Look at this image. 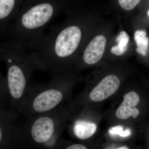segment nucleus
I'll return each instance as SVG.
<instances>
[{
  "instance_id": "obj_1",
  "label": "nucleus",
  "mask_w": 149,
  "mask_h": 149,
  "mask_svg": "<svg viewBox=\"0 0 149 149\" xmlns=\"http://www.w3.org/2000/svg\"><path fill=\"white\" fill-rule=\"evenodd\" d=\"M0 59L6 67L10 109L19 114L32 74L47 69L35 51L27 49L15 40H6L1 43Z\"/></svg>"
},
{
  "instance_id": "obj_2",
  "label": "nucleus",
  "mask_w": 149,
  "mask_h": 149,
  "mask_svg": "<svg viewBox=\"0 0 149 149\" xmlns=\"http://www.w3.org/2000/svg\"><path fill=\"white\" fill-rule=\"evenodd\" d=\"M78 24L68 16L45 34L35 51L52 75L72 69L83 37V29Z\"/></svg>"
},
{
  "instance_id": "obj_3",
  "label": "nucleus",
  "mask_w": 149,
  "mask_h": 149,
  "mask_svg": "<svg viewBox=\"0 0 149 149\" xmlns=\"http://www.w3.org/2000/svg\"><path fill=\"white\" fill-rule=\"evenodd\" d=\"M59 3L44 0L28 3L20 9L3 35L17 41L30 51L36 50L48 24L63 10Z\"/></svg>"
},
{
  "instance_id": "obj_4",
  "label": "nucleus",
  "mask_w": 149,
  "mask_h": 149,
  "mask_svg": "<svg viewBox=\"0 0 149 149\" xmlns=\"http://www.w3.org/2000/svg\"><path fill=\"white\" fill-rule=\"evenodd\" d=\"M75 77L72 69L53 75L45 84L30 83L19 114L26 118L55 109L70 100Z\"/></svg>"
},
{
  "instance_id": "obj_5",
  "label": "nucleus",
  "mask_w": 149,
  "mask_h": 149,
  "mask_svg": "<svg viewBox=\"0 0 149 149\" xmlns=\"http://www.w3.org/2000/svg\"><path fill=\"white\" fill-rule=\"evenodd\" d=\"M72 116L65 103L51 111L26 118L24 124L18 127L25 147L56 148Z\"/></svg>"
},
{
  "instance_id": "obj_6",
  "label": "nucleus",
  "mask_w": 149,
  "mask_h": 149,
  "mask_svg": "<svg viewBox=\"0 0 149 149\" xmlns=\"http://www.w3.org/2000/svg\"><path fill=\"white\" fill-rule=\"evenodd\" d=\"M17 112L6 110L1 105L0 109V149L25 148L18 128L15 124L20 116Z\"/></svg>"
},
{
  "instance_id": "obj_7",
  "label": "nucleus",
  "mask_w": 149,
  "mask_h": 149,
  "mask_svg": "<svg viewBox=\"0 0 149 149\" xmlns=\"http://www.w3.org/2000/svg\"><path fill=\"white\" fill-rule=\"evenodd\" d=\"M120 85V79L117 76L113 74L107 75L88 92L85 102L88 103L103 101L116 93Z\"/></svg>"
},
{
  "instance_id": "obj_8",
  "label": "nucleus",
  "mask_w": 149,
  "mask_h": 149,
  "mask_svg": "<svg viewBox=\"0 0 149 149\" xmlns=\"http://www.w3.org/2000/svg\"><path fill=\"white\" fill-rule=\"evenodd\" d=\"M106 43V38L103 35L93 37L85 47L81 57L84 64L92 65L99 62L104 52Z\"/></svg>"
},
{
  "instance_id": "obj_9",
  "label": "nucleus",
  "mask_w": 149,
  "mask_h": 149,
  "mask_svg": "<svg viewBox=\"0 0 149 149\" xmlns=\"http://www.w3.org/2000/svg\"><path fill=\"white\" fill-rule=\"evenodd\" d=\"M141 102L139 94L134 91H130L125 94L121 104L116 111V117L120 120H126L132 116L136 118L140 114V110L136 107Z\"/></svg>"
},
{
  "instance_id": "obj_10",
  "label": "nucleus",
  "mask_w": 149,
  "mask_h": 149,
  "mask_svg": "<svg viewBox=\"0 0 149 149\" xmlns=\"http://www.w3.org/2000/svg\"><path fill=\"white\" fill-rule=\"evenodd\" d=\"M71 132L77 139L81 140L91 138L95 133L97 125L95 123L83 119L74 120L71 126Z\"/></svg>"
},
{
  "instance_id": "obj_11",
  "label": "nucleus",
  "mask_w": 149,
  "mask_h": 149,
  "mask_svg": "<svg viewBox=\"0 0 149 149\" xmlns=\"http://www.w3.org/2000/svg\"><path fill=\"white\" fill-rule=\"evenodd\" d=\"M134 40L137 45V52L143 56H146L148 51L149 41L146 32L143 30H137L134 34Z\"/></svg>"
},
{
  "instance_id": "obj_12",
  "label": "nucleus",
  "mask_w": 149,
  "mask_h": 149,
  "mask_svg": "<svg viewBox=\"0 0 149 149\" xmlns=\"http://www.w3.org/2000/svg\"><path fill=\"white\" fill-rule=\"evenodd\" d=\"M116 41L117 45L112 47L111 52L115 55H122L128 49L129 36L125 31H121L116 37Z\"/></svg>"
},
{
  "instance_id": "obj_13",
  "label": "nucleus",
  "mask_w": 149,
  "mask_h": 149,
  "mask_svg": "<svg viewBox=\"0 0 149 149\" xmlns=\"http://www.w3.org/2000/svg\"><path fill=\"white\" fill-rule=\"evenodd\" d=\"M109 133L112 136L119 135L123 138H126L130 136L131 134V131L130 129H127L126 130H123V127L122 125H117L110 128Z\"/></svg>"
},
{
  "instance_id": "obj_14",
  "label": "nucleus",
  "mask_w": 149,
  "mask_h": 149,
  "mask_svg": "<svg viewBox=\"0 0 149 149\" xmlns=\"http://www.w3.org/2000/svg\"><path fill=\"white\" fill-rule=\"evenodd\" d=\"M141 0H118L120 6L125 10L133 9L138 5Z\"/></svg>"
},
{
  "instance_id": "obj_15",
  "label": "nucleus",
  "mask_w": 149,
  "mask_h": 149,
  "mask_svg": "<svg viewBox=\"0 0 149 149\" xmlns=\"http://www.w3.org/2000/svg\"><path fill=\"white\" fill-rule=\"evenodd\" d=\"M118 149H128V147L126 146H122L120 147V148H118Z\"/></svg>"
},
{
  "instance_id": "obj_16",
  "label": "nucleus",
  "mask_w": 149,
  "mask_h": 149,
  "mask_svg": "<svg viewBox=\"0 0 149 149\" xmlns=\"http://www.w3.org/2000/svg\"><path fill=\"white\" fill-rule=\"evenodd\" d=\"M147 14H148V16L149 17V10H148V13H147Z\"/></svg>"
}]
</instances>
